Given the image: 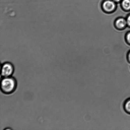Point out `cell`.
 Returning a JSON list of instances; mask_svg holds the SVG:
<instances>
[{"label": "cell", "instance_id": "6da1fadb", "mask_svg": "<svg viewBox=\"0 0 130 130\" xmlns=\"http://www.w3.org/2000/svg\"><path fill=\"white\" fill-rule=\"evenodd\" d=\"M16 86L14 79L12 77H3L1 81V89L3 92L10 94L14 91Z\"/></svg>", "mask_w": 130, "mask_h": 130}, {"label": "cell", "instance_id": "7a4b0ae2", "mask_svg": "<svg viewBox=\"0 0 130 130\" xmlns=\"http://www.w3.org/2000/svg\"><path fill=\"white\" fill-rule=\"evenodd\" d=\"M117 7L116 2L113 0H106L102 4V9L107 13H111L114 11Z\"/></svg>", "mask_w": 130, "mask_h": 130}, {"label": "cell", "instance_id": "3957f363", "mask_svg": "<svg viewBox=\"0 0 130 130\" xmlns=\"http://www.w3.org/2000/svg\"><path fill=\"white\" fill-rule=\"evenodd\" d=\"M14 67L11 63L7 62L3 64L1 68V75L3 77H10L13 73Z\"/></svg>", "mask_w": 130, "mask_h": 130}, {"label": "cell", "instance_id": "277c9868", "mask_svg": "<svg viewBox=\"0 0 130 130\" xmlns=\"http://www.w3.org/2000/svg\"><path fill=\"white\" fill-rule=\"evenodd\" d=\"M115 26L117 29H122L126 27V20L123 17L118 18L115 21Z\"/></svg>", "mask_w": 130, "mask_h": 130}, {"label": "cell", "instance_id": "5b68a950", "mask_svg": "<svg viewBox=\"0 0 130 130\" xmlns=\"http://www.w3.org/2000/svg\"><path fill=\"white\" fill-rule=\"evenodd\" d=\"M122 9L124 11H130V0H122L121 4Z\"/></svg>", "mask_w": 130, "mask_h": 130}, {"label": "cell", "instance_id": "8992f818", "mask_svg": "<svg viewBox=\"0 0 130 130\" xmlns=\"http://www.w3.org/2000/svg\"><path fill=\"white\" fill-rule=\"evenodd\" d=\"M125 111L130 115V97L125 101L123 105Z\"/></svg>", "mask_w": 130, "mask_h": 130}, {"label": "cell", "instance_id": "52a82bcc", "mask_svg": "<svg viewBox=\"0 0 130 130\" xmlns=\"http://www.w3.org/2000/svg\"><path fill=\"white\" fill-rule=\"evenodd\" d=\"M126 40L127 43L128 44H130V32L127 33L126 35Z\"/></svg>", "mask_w": 130, "mask_h": 130}, {"label": "cell", "instance_id": "ba28073f", "mask_svg": "<svg viewBox=\"0 0 130 130\" xmlns=\"http://www.w3.org/2000/svg\"><path fill=\"white\" fill-rule=\"evenodd\" d=\"M126 20L127 25L130 27V14L128 16H127Z\"/></svg>", "mask_w": 130, "mask_h": 130}, {"label": "cell", "instance_id": "9c48e42d", "mask_svg": "<svg viewBox=\"0 0 130 130\" xmlns=\"http://www.w3.org/2000/svg\"><path fill=\"white\" fill-rule=\"evenodd\" d=\"M127 60L128 63H130V51L128 52L127 56Z\"/></svg>", "mask_w": 130, "mask_h": 130}, {"label": "cell", "instance_id": "30bf717a", "mask_svg": "<svg viewBox=\"0 0 130 130\" xmlns=\"http://www.w3.org/2000/svg\"><path fill=\"white\" fill-rule=\"evenodd\" d=\"M115 2L117 3H119L122 0H113Z\"/></svg>", "mask_w": 130, "mask_h": 130}]
</instances>
